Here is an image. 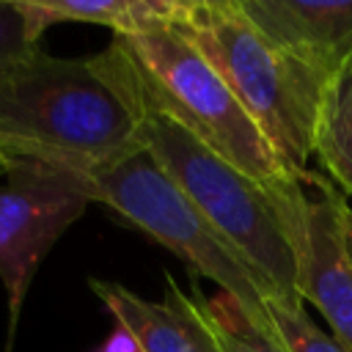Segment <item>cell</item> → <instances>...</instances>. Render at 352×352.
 I'll return each mask as SVG.
<instances>
[{
    "label": "cell",
    "mask_w": 352,
    "mask_h": 352,
    "mask_svg": "<svg viewBox=\"0 0 352 352\" xmlns=\"http://www.w3.org/2000/svg\"><path fill=\"white\" fill-rule=\"evenodd\" d=\"M305 236L300 250V300L319 308L333 341L352 352V258L346 253L349 201L327 176L308 170Z\"/></svg>",
    "instance_id": "obj_7"
},
{
    "label": "cell",
    "mask_w": 352,
    "mask_h": 352,
    "mask_svg": "<svg viewBox=\"0 0 352 352\" xmlns=\"http://www.w3.org/2000/svg\"><path fill=\"white\" fill-rule=\"evenodd\" d=\"M270 322L275 330L278 344L286 352H346L338 341H333L330 333H324L302 305H283V302H267Z\"/></svg>",
    "instance_id": "obj_13"
},
{
    "label": "cell",
    "mask_w": 352,
    "mask_h": 352,
    "mask_svg": "<svg viewBox=\"0 0 352 352\" xmlns=\"http://www.w3.org/2000/svg\"><path fill=\"white\" fill-rule=\"evenodd\" d=\"M314 157L322 173L333 182L336 190L352 198V55L333 72L324 85L316 135H314Z\"/></svg>",
    "instance_id": "obj_11"
},
{
    "label": "cell",
    "mask_w": 352,
    "mask_h": 352,
    "mask_svg": "<svg viewBox=\"0 0 352 352\" xmlns=\"http://www.w3.org/2000/svg\"><path fill=\"white\" fill-rule=\"evenodd\" d=\"M242 14L275 44L322 74L352 55V0H236Z\"/></svg>",
    "instance_id": "obj_9"
},
{
    "label": "cell",
    "mask_w": 352,
    "mask_h": 352,
    "mask_svg": "<svg viewBox=\"0 0 352 352\" xmlns=\"http://www.w3.org/2000/svg\"><path fill=\"white\" fill-rule=\"evenodd\" d=\"M80 173L88 182L91 201L104 204L126 226L173 250L190 272L214 280L223 294L239 302L242 314L256 327L275 338L267 308L270 294L261 278L206 223V217L190 204V198L170 182V176L146 148Z\"/></svg>",
    "instance_id": "obj_5"
},
{
    "label": "cell",
    "mask_w": 352,
    "mask_h": 352,
    "mask_svg": "<svg viewBox=\"0 0 352 352\" xmlns=\"http://www.w3.org/2000/svg\"><path fill=\"white\" fill-rule=\"evenodd\" d=\"M140 143L206 223L253 267L267 286L270 302L302 305L300 250L305 204L292 206L280 201L146 99Z\"/></svg>",
    "instance_id": "obj_2"
},
{
    "label": "cell",
    "mask_w": 352,
    "mask_h": 352,
    "mask_svg": "<svg viewBox=\"0 0 352 352\" xmlns=\"http://www.w3.org/2000/svg\"><path fill=\"white\" fill-rule=\"evenodd\" d=\"M173 28L214 66L280 165L302 182L330 77L264 36L236 0H184Z\"/></svg>",
    "instance_id": "obj_3"
},
{
    "label": "cell",
    "mask_w": 352,
    "mask_h": 352,
    "mask_svg": "<svg viewBox=\"0 0 352 352\" xmlns=\"http://www.w3.org/2000/svg\"><path fill=\"white\" fill-rule=\"evenodd\" d=\"M88 286L116 324L138 338L143 352H223L204 311V294L198 286L190 294L182 292L170 272H165V297L160 302L99 278H91Z\"/></svg>",
    "instance_id": "obj_8"
},
{
    "label": "cell",
    "mask_w": 352,
    "mask_h": 352,
    "mask_svg": "<svg viewBox=\"0 0 352 352\" xmlns=\"http://www.w3.org/2000/svg\"><path fill=\"white\" fill-rule=\"evenodd\" d=\"M38 44L28 33V22L16 0H0V66L36 50Z\"/></svg>",
    "instance_id": "obj_14"
},
{
    "label": "cell",
    "mask_w": 352,
    "mask_h": 352,
    "mask_svg": "<svg viewBox=\"0 0 352 352\" xmlns=\"http://www.w3.org/2000/svg\"><path fill=\"white\" fill-rule=\"evenodd\" d=\"M204 311L212 322V330L223 346V352H286L270 333L256 327L228 294H217L212 300L204 297Z\"/></svg>",
    "instance_id": "obj_12"
},
{
    "label": "cell",
    "mask_w": 352,
    "mask_h": 352,
    "mask_svg": "<svg viewBox=\"0 0 352 352\" xmlns=\"http://www.w3.org/2000/svg\"><path fill=\"white\" fill-rule=\"evenodd\" d=\"M140 124L138 77L113 41L91 58L36 47L0 66V151L91 170L143 148Z\"/></svg>",
    "instance_id": "obj_1"
},
{
    "label": "cell",
    "mask_w": 352,
    "mask_h": 352,
    "mask_svg": "<svg viewBox=\"0 0 352 352\" xmlns=\"http://www.w3.org/2000/svg\"><path fill=\"white\" fill-rule=\"evenodd\" d=\"M346 253L352 258V204H349V212H346Z\"/></svg>",
    "instance_id": "obj_16"
},
{
    "label": "cell",
    "mask_w": 352,
    "mask_h": 352,
    "mask_svg": "<svg viewBox=\"0 0 352 352\" xmlns=\"http://www.w3.org/2000/svg\"><path fill=\"white\" fill-rule=\"evenodd\" d=\"M88 204L91 190L80 170L0 151V283L8 302L6 352L14 349L19 314L38 264Z\"/></svg>",
    "instance_id": "obj_6"
},
{
    "label": "cell",
    "mask_w": 352,
    "mask_h": 352,
    "mask_svg": "<svg viewBox=\"0 0 352 352\" xmlns=\"http://www.w3.org/2000/svg\"><path fill=\"white\" fill-rule=\"evenodd\" d=\"M16 6L36 44L55 22L104 25L113 36H135L176 25L184 11V0H16Z\"/></svg>",
    "instance_id": "obj_10"
},
{
    "label": "cell",
    "mask_w": 352,
    "mask_h": 352,
    "mask_svg": "<svg viewBox=\"0 0 352 352\" xmlns=\"http://www.w3.org/2000/svg\"><path fill=\"white\" fill-rule=\"evenodd\" d=\"M113 44L132 63L146 102L168 113L206 148L264 184L280 201L292 206L305 204L302 182L280 165L226 80L173 25L135 36H113Z\"/></svg>",
    "instance_id": "obj_4"
},
{
    "label": "cell",
    "mask_w": 352,
    "mask_h": 352,
    "mask_svg": "<svg viewBox=\"0 0 352 352\" xmlns=\"http://www.w3.org/2000/svg\"><path fill=\"white\" fill-rule=\"evenodd\" d=\"M94 352H143V346L138 344V338H135L126 327L116 324V327L110 330V336H107Z\"/></svg>",
    "instance_id": "obj_15"
}]
</instances>
